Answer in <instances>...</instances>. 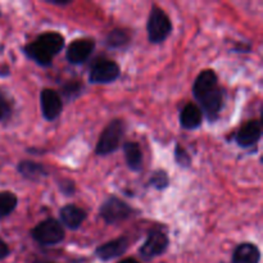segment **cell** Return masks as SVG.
Instances as JSON below:
<instances>
[{
    "label": "cell",
    "instance_id": "6da1fadb",
    "mask_svg": "<svg viewBox=\"0 0 263 263\" xmlns=\"http://www.w3.org/2000/svg\"><path fill=\"white\" fill-rule=\"evenodd\" d=\"M64 41L63 35L55 31H49L39 35L32 43L27 44L23 48V53L39 66L49 67L64 48Z\"/></svg>",
    "mask_w": 263,
    "mask_h": 263
},
{
    "label": "cell",
    "instance_id": "7a4b0ae2",
    "mask_svg": "<svg viewBox=\"0 0 263 263\" xmlns=\"http://www.w3.org/2000/svg\"><path fill=\"white\" fill-rule=\"evenodd\" d=\"M125 131L126 125L122 120L116 118V120L110 121L107 127L103 130L102 135L98 140L97 146H95V154L104 157L117 152L120 148L121 140L125 135Z\"/></svg>",
    "mask_w": 263,
    "mask_h": 263
},
{
    "label": "cell",
    "instance_id": "3957f363",
    "mask_svg": "<svg viewBox=\"0 0 263 263\" xmlns=\"http://www.w3.org/2000/svg\"><path fill=\"white\" fill-rule=\"evenodd\" d=\"M172 22L168 14L162 8L154 5L146 21L148 41L152 44H161L171 35Z\"/></svg>",
    "mask_w": 263,
    "mask_h": 263
},
{
    "label": "cell",
    "instance_id": "277c9868",
    "mask_svg": "<svg viewBox=\"0 0 263 263\" xmlns=\"http://www.w3.org/2000/svg\"><path fill=\"white\" fill-rule=\"evenodd\" d=\"M31 236L40 246L49 247L55 246V244L63 241L64 236H66V231H64V228L58 220L46 218V220L39 222L31 230Z\"/></svg>",
    "mask_w": 263,
    "mask_h": 263
},
{
    "label": "cell",
    "instance_id": "5b68a950",
    "mask_svg": "<svg viewBox=\"0 0 263 263\" xmlns=\"http://www.w3.org/2000/svg\"><path fill=\"white\" fill-rule=\"evenodd\" d=\"M133 208L116 195H110L99 208V216L107 225H116L127 220L133 215Z\"/></svg>",
    "mask_w": 263,
    "mask_h": 263
},
{
    "label": "cell",
    "instance_id": "8992f818",
    "mask_svg": "<svg viewBox=\"0 0 263 263\" xmlns=\"http://www.w3.org/2000/svg\"><path fill=\"white\" fill-rule=\"evenodd\" d=\"M225 90L218 85L217 87H215L211 91L205 92L199 99H197V102L199 103L198 107L200 108L202 113L207 117V120L211 123L216 122L218 120V117H220L221 110H222L223 105H225Z\"/></svg>",
    "mask_w": 263,
    "mask_h": 263
},
{
    "label": "cell",
    "instance_id": "52a82bcc",
    "mask_svg": "<svg viewBox=\"0 0 263 263\" xmlns=\"http://www.w3.org/2000/svg\"><path fill=\"white\" fill-rule=\"evenodd\" d=\"M121 68L112 59H98L89 72V82L94 85L112 84L120 79Z\"/></svg>",
    "mask_w": 263,
    "mask_h": 263
},
{
    "label": "cell",
    "instance_id": "ba28073f",
    "mask_svg": "<svg viewBox=\"0 0 263 263\" xmlns=\"http://www.w3.org/2000/svg\"><path fill=\"white\" fill-rule=\"evenodd\" d=\"M168 246L170 239L167 234L162 231L161 229H153L149 233L145 243L139 249V253L144 261H151L156 257L162 256L168 249Z\"/></svg>",
    "mask_w": 263,
    "mask_h": 263
},
{
    "label": "cell",
    "instance_id": "9c48e42d",
    "mask_svg": "<svg viewBox=\"0 0 263 263\" xmlns=\"http://www.w3.org/2000/svg\"><path fill=\"white\" fill-rule=\"evenodd\" d=\"M95 46L97 44L92 39H76L67 48L66 59L73 66L84 64L95 50Z\"/></svg>",
    "mask_w": 263,
    "mask_h": 263
},
{
    "label": "cell",
    "instance_id": "30bf717a",
    "mask_svg": "<svg viewBox=\"0 0 263 263\" xmlns=\"http://www.w3.org/2000/svg\"><path fill=\"white\" fill-rule=\"evenodd\" d=\"M40 107L43 117L49 122H53L59 118L63 110V100L55 90L43 89L40 92Z\"/></svg>",
    "mask_w": 263,
    "mask_h": 263
},
{
    "label": "cell",
    "instance_id": "8fae6325",
    "mask_svg": "<svg viewBox=\"0 0 263 263\" xmlns=\"http://www.w3.org/2000/svg\"><path fill=\"white\" fill-rule=\"evenodd\" d=\"M262 138V123L259 120H253L241 126L236 133L235 141L240 148H252Z\"/></svg>",
    "mask_w": 263,
    "mask_h": 263
},
{
    "label": "cell",
    "instance_id": "7c38bea8",
    "mask_svg": "<svg viewBox=\"0 0 263 263\" xmlns=\"http://www.w3.org/2000/svg\"><path fill=\"white\" fill-rule=\"evenodd\" d=\"M128 246H130L128 239L125 236H121V238L113 239V240L107 241V243L98 247L95 249V256L104 262L112 261V259L118 258L122 254H125L128 249Z\"/></svg>",
    "mask_w": 263,
    "mask_h": 263
},
{
    "label": "cell",
    "instance_id": "4fadbf2b",
    "mask_svg": "<svg viewBox=\"0 0 263 263\" xmlns=\"http://www.w3.org/2000/svg\"><path fill=\"white\" fill-rule=\"evenodd\" d=\"M59 217L64 228L68 230H77L86 221L87 213L84 208L74 204H66L59 211Z\"/></svg>",
    "mask_w": 263,
    "mask_h": 263
},
{
    "label": "cell",
    "instance_id": "5bb4252c",
    "mask_svg": "<svg viewBox=\"0 0 263 263\" xmlns=\"http://www.w3.org/2000/svg\"><path fill=\"white\" fill-rule=\"evenodd\" d=\"M218 86V77L213 69H204L198 74L193 85V95L195 100L199 99L205 92L211 91Z\"/></svg>",
    "mask_w": 263,
    "mask_h": 263
},
{
    "label": "cell",
    "instance_id": "9a60e30c",
    "mask_svg": "<svg viewBox=\"0 0 263 263\" xmlns=\"http://www.w3.org/2000/svg\"><path fill=\"white\" fill-rule=\"evenodd\" d=\"M203 121V113L195 103H187L180 112V126L184 130H197Z\"/></svg>",
    "mask_w": 263,
    "mask_h": 263
},
{
    "label": "cell",
    "instance_id": "2e32d148",
    "mask_svg": "<svg viewBox=\"0 0 263 263\" xmlns=\"http://www.w3.org/2000/svg\"><path fill=\"white\" fill-rule=\"evenodd\" d=\"M17 171L20 172L23 179H27L33 182H37L49 176V172L45 166L33 161H21L17 166Z\"/></svg>",
    "mask_w": 263,
    "mask_h": 263
},
{
    "label": "cell",
    "instance_id": "e0dca14e",
    "mask_svg": "<svg viewBox=\"0 0 263 263\" xmlns=\"http://www.w3.org/2000/svg\"><path fill=\"white\" fill-rule=\"evenodd\" d=\"M261 252L253 243H241L235 248L231 263H259Z\"/></svg>",
    "mask_w": 263,
    "mask_h": 263
},
{
    "label": "cell",
    "instance_id": "ac0fdd59",
    "mask_svg": "<svg viewBox=\"0 0 263 263\" xmlns=\"http://www.w3.org/2000/svg\"><path fill=\"white\" fill-rule=\"evenodd\" d=\"M123 154H125L128 170H131L133 172H139L143 170V152L138 143L127 141L123 144Z\"/></svg>",
    "mask_w": 263,
    "mask_h": 263
},
{
    "label": "cell",
    "instance_id": "d6986e66",
    "mask_svg": "<svg viewBox=\"0 0 263 263\" xmlns=\"http://www.w3.org/2000/svg\"><path fill=\"white\" fill-rule=\"evenodd\" d=\"M130 43V35L126 30L115 28L105 37V45L110 49H120Z\"/></svg>",
    "mask_w": 263,
    "mask_h": 263
},
{
    "label": "cell",
    "instance_id": "ffe728a7",
    "mask_svg": "<svg viewBox=\"0 0 263 263\" xmlns=\"http://www.w3.org/2000/svg\"><path fill=\"white\" fill-rule=\"evenodd\" d=\"M18 204V198L12 192H0V220L14 212Z\"/></svg>",
    "mask_w": 263,
    "mask_h": 263
},
{
    "label": "cell",
    "instance_id": "44dd1931",
    "mask_svg": "<svg viewBox=\"0 0 263 263\" xmlns=\"http://www.w3.org/2000/svg\"><path fill=\"white\" fill-rule=\"evenodd\" d=\"M84 90H85V86L82 85L81 81H68L63 85L62 91L59 95H62L64 99L71 102V100L77 99V98L82 94Z\"/></svg>",
    "mask_w": 263,
    "mask_h": 263
},
{
    "label": "cell",
    "instance_id": "7402d4cb",
    "mask_svg": "<svg viewBox=\"0 0 263 263\" xmlns=\"http://www.w3.org/2000/svg\"><path fill=\"white\" fill-rule=\"evenodd\" d=\"M149 185L156 190H164L170 186V176L164 170H157L149 179Z\"/></svg>",
    "mask_w": 263,
    "mask_h": 263
},
{
    "label": "cell",
    "instance_id": "603a6c76",
    "mask_svg": "<svg viewBox=\"0 0 263 263\" xmlns=\"http://www.w3.org/2000/svg\"><path fill=\"white\" fill-rule=\"evenodd\" d=\"M13 115V103L3 90H0V122H4Z\"/></svg>",
    "mask_w": 263,
    "mask_h": 263
},
{
    "label": "cell",
    "instance_id": "cb8c5ba5",
    "mask_svg": "<svg viewBox=\"0 0 263 263\" xmlns=\"http://www.w3.org/2000/svg\"><path fill=\"white\" fill-rule=\"evenodd\" d=\"M175 162L181 168H189L192 166V157L181 144H176V146H175Z\"/></svg>",
    "mask_w": 263,
    "mask_h": 263
},
{
    "label": "cell",
    "instance_id": "d4e9b609",
    "mask_svg": "<svg viewBox=\"0 0 263 263\" xmlns=\"http://www.w3.org/2000/svg\"><path fill=\"white\" fill-rule=\"evenodd\" d=\"M58 187L62 194L66 195V197H72L76 193V185H74V182L71 179L59 180Z\"/></svg>",
    "mask_w": 263,
    "mask_h": 263
},
{
    "label": "cell",
    "instance_id": "484cf974",
    "mask_svg": "<svg viewBox=\"0 0 263 263\" xmlns=\"http://www.w3.org/2000/svg\"><path fill=\"white\" fill-rule=\"evenodd\" d=\"M9 254H10L9 246H8V244L5 243V241L3 240L2 238H0V261H2V259L7 258Z\"/></svg>",
    "mask_w": 263,
    "mask_h": 263
},
{
    "label": "cell",
    "instance_id": "4316f807",
    "mask_svg": "<svg viewBox=\"0 0 263 263\" xmlns=\"http://www.w3.org/2000/svg\"><path fill=\"white\" fill-rule=\"evenodd\" d=\"M234 51L235 53H249L251 51V44H244V43H239L234 46Z\"/></svg>",
    "mask_w": 263,
    "mask_h": 263
},
{
    "label": "cell",
    "instance_id": "83f0119b",
    "mask_svg": "<svg viewBox=\"0 0 263 263\" xmlns=\"http://www.w3.org/2000/svg\"><path fill=\"white\" fill-rule=\"evenodd\" d=\"M46 3H49V4L51 5H55V7H64V5H68L71 2H59V0H57V2H50V0H49V2Z\"/></svg>",
    "mask_w": 263,
    "mask_h": 263
},
{
    "label": "cell",
    "instance_id": "f1b7e54d",
    "mask_svg": "<svg viewBox=\"0 0 263 263\" xmlns=\"http://www.w3.org/2000/svg\"><path fill=\"white\" fill-rule=\"evenodd\" d=\"M118 263H140V262L135 258H126V259H122V261H120Z\"/></svg>",
    "mask_w": 263,
    "mask_h": 263
},
{
    "label": "cell",
    "instance_id": "f546056e",
    "mask_svg": "<svg viewBox=\"0 0 263 263\" xmlns=\"http://www.w3.org/2000/svg\"><path fill=\"white\" fill-rule=\"evenodd\" d=\"M68 263H87V259L85 258H79V259H72Z\"/></svg>",
    "mask_w": 263,
    "mask_h": 263
},
{
    "label": "cell",
    "instance_id": "4dcf8cb0",
    "mask_svg": "<svg viewBox=\"0 0 263 263\" xmlns=\"http://www.w3.org/2000/svg\"><path fill=\"white\" fill-rule=\"evenodd\" d=\"M35 263H54V262H49V261H37Z\"/></svg>",
    "mask_w": 263,
    "mask_h": 263
}]
</instances>
